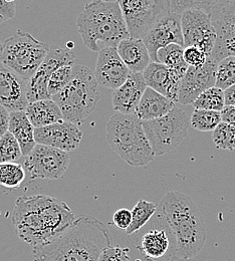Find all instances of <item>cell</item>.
<instances>
[{
    "mask_svg": "<svg viewBox=\"0 0 235 261\" xmlns=\"http://www.w3.org/2000/svg\"><path fill=\"white\" fill-rule=\"evenodd\" d=\"M75 218L66 202L47 195L21 196L12 212L17 236L33 247L51 241Z\"/></svg>",
    "mask_w": 235,
    "mask_h": 261,
    "instance_id": "obj_1",
    "label": "cell"
},
{
    "mask_svg": "<svg viewBox=\"0 0 235 261\" xmlns=\"http://www.w3.org/2000/svg\"><path fill=\"white\" fill-rule=\"evenodd\" d=\"M110 245L106 225L93 216L82 214L51 241L33 247V255L34 261H98Z\"/></svg>",
    "mask_w": 235,
    "mask_h": 261,
    "instance_id": "obj_2",
    "label": "cell"
},
{
    "mask_svg": "<svg viewBox=\"0 0 235 261\" xmlns=\"http://www.w3.org/2000/svg\"><path fill=\"white\" fill-rule=\"evenodd\" d=\"M157 212L172 234L174 258H193L201 252L207 238L206 225L198 206L190 197L170 191L161 199Z\"/></svg>",
    "mask_w": 235,
    "mask_h": 261,
    "instance_id": "obj_3",
    "label": "cell"
},
{
    "mask_svg": "<svg viewBox=\"0 0 235 261\" xmlns=\"http://www.w3.org/2000/svg\"><path fill=\"white\" fill-rule=\"evenodd\" d=\"M76 27L85 46L95 53L117 47L130 37L117 0H95L86 4L77 16Z\"/></svg>",
    "mask_w": 235,
    "mask_h": 261,
    "instance_id": "obj_4",
    "label": "cell"
},
{
    "mask_svg": "<svg viewBox=\"0 0 235 261\" xmlns=\"http://www.w3.org/2000/svg\"><path fill=\"white\" fill-rule=\"evenodd\" d=\"M111 149L132 167H145L155 154L141 121L134 114H114L106 127Z\"/></svg>",
    "mask_w": 235,
    "mask_h": 261,
    "instance_id": "obj_5",
    "label": "cell"
},
{
    "mask_svg": "<svg viewBox=\"0 0 235 261\" xmlns=\"http://www.w3.org/2000/svg\"><path fill=\"white\" fill-rule=\"evenodd\" d=\"M51 98L61 108L64 120L82 124L96 110L101 98L95 73L85 65H76L71 81Z\"/></svg>",
    "mask_w": 235,
    "mask_h": 261,
    "instance_id": "obj_6",
    "label": "cell"
},
{
    "mask_svg": "<svg viewBox=\"0 0 235 261\" xmlns=\"http://www.w3.org/2000/svg\"><path fill=\"white\" fill-rule=\"evenodd\" d=\"M49 45L31 33L17 31L2 46L0 62L22 79L29 81L43 63Z\"/></svg>",
    "mask_w": 235,
    "mask_h": 261,
    "instance_id": "obj_7",
    "label": "cell"
},
{
    "mask_svg": "<svg viewBox=\"0 0 235 261\" xmlns=\"http://www.w3.org/2000/svg\"><path fill=\"white\" fill-rule=\"evenodd\" d=\"M190 126L188 114L177 106L161 118L143 122L155 156H163L176 149L186 139Z\"/></svg>",
    "mask_w": 235,
    "mask_h": 261,
    "instance_id": "obj_8",
    "label": "cell"
},
{
    "mask_svg": "<svg viewBox=\"0 0 235 261\" xmlns=\"http://www.w3.org/2000/svg\"><path fill=\"white\" fill-rule=\"evenodd\" d=\"M130 37L142 38L163 16L171 12L169 0H117Z\"/></svg>",
    "mask_w": 235,
    "mask_h": 261,
    "instance_id": "obj_9",
    "label": "cell"
},
{
    "mask_svg": "<svg viewBox=\"0 0 235 261\" xmlns=\"http://www.w3.org/2000/svg\"><path fill=\"white\" fill-rule=\"evenodd\" d=\"M181 27L184 38V47L196 46L211 55L217 41V33L209 12L190 8L181 13Z\"/></svg>",
    "mask_w": 235,
    "mask_h": 261,
    "instance_id": "obj_10",
    "label": "cell"
},
{
    "mask_svg": "<svg viewBox=\"0 0 235 261\" xmlns=\"http://www.w3.org/2000/svg\"><path fill=\"white\" fill-rule=\"evenodd\" d=\"M69 155L66 151L37 144L24 161V168L33 179H61L69 166Z\"/></svg>",
    "mask_w": 235,
    "mask_h": 261,
    "instance_id": "obj_11",
    "label": "cell"
},
{
    "mask_svg": "<svg viewBox=\"0 0 235 261\" xmlns=\"http://www.w3.org/2000/svg\"><path fill=\"white\" fill-rule=\"evenodd\" d=\"M73 64H75V55L70 48H63L58 45L49 46L43 63L28 81L27 96L29 102L51 98L48 91L50 75L59 67Z\"/></svg>",
    "mask_w": 235,
    "mask_h": 261,
    "instance_id": "obj_12",
    "label": "cell"
},
{
    "mask_svg": "<svg viewBox=\"0 0 235 261\" xmlns=\"http://www.w3.org/2000/svg\"><path fill=\"white\" fill-rule=\"evenodd\" d=\"M217 65L218 62L209 56L202 66H189L181 82L178 102L192 105L204 91L215 87Z\"/></svg>",
    "mask_w": 235,
    "mask_h": 261,
    "instance_id": "obj_13",
    "label": "cell"
},
{
    "mask_svg": "<svg viewBox=\"0 0 235 261\" xmlns=\"http://www.w3.org/2000/svg\"><path fill=\"white\" fill-rule=\"evenodd\" d=\"M149 50L152 62L157 63V53L159 49L171 43L184 46V38L181 27V14L169 12L159 19L143 37Z\"/></svg>",
    "mask_w": 235,
    "mask_h": 261,
    "instance_id": "obj_14",
    "label": "cell"
},
{
    "mask_svg": "<svg viewBox=\"0 0 235 261\" xmlns=\"http://www.w3.org/2000/svg\"><path fill=\"white\" fill-rule=\"evenodd\" d=\"M34 136L37 144L50 146L67 153L76 150L83 140V132L79 125L66 120L46 127L35 128Z\"/></svg>",
    "mask_w": 235,
    "mask_h": 261,
    "instance_id": "obj_15",
    "label": "cell"
},
{
    "mask_svg": "<svg viewBox=\"0 0 235 261\" xmlns=\"http://www.w3.org/2000/svg\"><path fill=\"white\" fill-rule=\"evenodd\" d=\"M130 72L117 47H108L99 53L94 73L101 87L116 90L127 81Z\"/></svg>",
    "mask_w": 235,
    "mask_h": 261,
    "instance_id": "obj_16",
    "label": "cell"
},
{
    "mask_svg": "<svg viewBox=\"0 0 235 261\" xmlns=\"http://www.w3.org/2000/svg\"><path fill=\"white\" fill-rule=\"evenodd\" d=\"M28 81L0 62V105L9 112L24 111L29 106Z\"/></svg>",
    "mask_w": 235,
    "mask_h": 261,
    "instance_id": "obj_17",
    "label": "cell"
},
{
    "mask_svg": "<svg viewBox=\"0 0 235 261\" xmlns=\"http://www.w3.org/2000/svg\"><path fill=\"white\" fill-rule=\"evenodd\" d=\"M142 73L148 87L178 102L180 86L185 73L156 62H151Z\"/></svg>",
    "mask_w": 235,
    "mask_h": 261,
    "instance_id": "obj_18",
    "label": "cell"
},
{
    "mask_svg": "<svg viewBox=\"0 0 235 261\" xmlns=\"http://www.w3.org/2000/svg\"><path fill=\"white\" fill-rule=\"evenodd\" d=\"M147 87L142 72L131 71L127 81L121 87L116 89L113 94V109L117 113L135 115Z\"/></svg>",
    "mask_w": 235,
    "mask_h": 261,
    "instance_id": "obj_19",
    "label": "cell"
},
{
    "mask_svg": "<svg viewBox=\"0 0 235 261\" xmlns=\"http://www.w3.org/2000/svg\"><path fill=\"white\" fill-rule=\"evenodd\" d=\"M139 250L145 257V261H167L174 258L175 245L168 227L153 229L145 233L140 241Z\"/></svg>",
    "mask_w": 235,
    "mask_h": 261,
    "instance_id": "obj_20",
    "label": "cell"
},
{
    "mask_svg": "<svg viewBox=\"0 0 235 261\" xmlns=\"http://www.w3.org/2000/svg\"><path fill=\"white\" fill-rule=\"evenodd\" d=\"M175 106V101L152 88L147 87L135 115L143 122L151 121L167 115Z\"/></svg>",
    "mask_w": 235,
    "mask_h": 261,
    "instance_id": "obj_21",
    "label": "cell"
},
{
    "mask_svg": "<svg viewBox=\"0 0 235 261\" xmlns=\"http://www.w3.org/2000/svg\"><path fill=\"white\" fill-rule=\"evenodd\" d=\"M117 50L132 72H143L152 62L149 50L142 38L128 37L119 43Z\"/></svg>",
    "mask_w": 235,
    "mask_h": 261,
    "instance_id": "obj_22",
    "label": "cell"
},
{
    "mask_svg": "<svg viewBox=\"0 0 235 261\" xmlns=\"http://www.w3.org/2000/svg\"><path fill=\"white\" fill-rule=\"evenodd\" d=\"M8 130L17 140L23 156H28L37 145L34 136V125L30 121L25 111L10 112Z\"/></svg>",
    "mask_w": 235,
    "mask_h": 261,
    "instance_id": "obj_23",
    "label": "cell"
},
{
    "mask_svg": "<svg viewBox=\"0 0 235 261\" xmlns=\"http://www.w3.org/2000/svg\"><path fill=\"white\" fill-rule=\"evenodd\" d=\"M24 111L34 128L46 127L64 120L61 108L53 98L30 102Z\"/></svg>",
    "mask_w": 235,
    "mask_h": 261,
    "instance_id": "obj_24",
    "label": "cell"
},
{
    "mask_svg": "<svg viewBox=\"0 0 235 261\" xmlns=\"http://www.w3.org/2000/svg\"><path fill=\"white\" fill-rule=\"evenodd\" d=\"M217 39L235 35V0H219L210 11Z\"/></svg>",
    "mask_w": 235,
    "mask_h": 261,
    "instance_id": "obj_25",
    "label": "cell"
},
{
    "mask_svg": "<svg viewBox=\"0 0 235 261\" xmlns=\"http://www.w3.org/2000/svg\"><path fill=\"white\" fill-rule=\"evenodd\" d=\"M157 63L182 73H185L189 67L184 60V46L177 43H171L159 49L157 53Z\"/></svg>",
    "mask_w": 235,
    "mask_h": 261,
    "instance_id": "obj_26",
    "label": "cell"
},
{
    "mask_svg": "<svg viewBox=\"0 0 235 261\" xmlns=\"http://www.w3.org/2000/svg\"><path fill=\"white\" fill-rule=\"evenodd\" d=\"M157 210L158 206L155 203L140 199L132 209V223L126 230L127 234L132 235L143 228L155 215Z\"/></svg>",
    "mask_w": 235,
    "mask_h": 261,
    "instance_id": "obj_27",
    "label": "cell"
},
{
    "mask_svg": "<svg viewBox=\"0 0 235 261\" xmlns=\"http://www.w3.org/2000/svg\"><path fill=\"white\" fill-rule=\"evenodd\" d=\"M25 179V168L21 164L15 162L0 163V185L16 189L21 186Z\"/></svg>",
    "mask_w": 235,
    "mask_h": 261,
    "instance_id": "obj_28",
    "label": "cell"
},
{
    "mask_svg": "<svg viewBox=\"0 0 235 261\" xmlns=\"http://www.w3.org/2000/svg\"><path fill=\"white\" fill-rule=\"evenodd\" d=\"M192 106L194 107V109L221 112L223 108L226 106L224 91L216 86L212 87L204 91L201 95L193 101Z\"/></svg>",
    "mask_w": 235,
    "mask_h": 261,
    "instance_id": "obj_29",
    "label": "cell"
},
{
    "mask_svg": "<svg viewBox=\"0 0 235 261\" xmlns=\"http://www.w3.org/2000/svg\"><path fill=\"white\" fill-rule=\"evenodd\" d=\"M222 122L220 112L194 109L190 118L192 129L200 132H211Z\"/></svg>",
    "mask_w": 235,
    "mask_h": 261,
    "instance_id": "obj_30",
    "label": "cell"
},
{
    "mask_svg": "<svg viewBox=\"0 0 235 261\" xmlns=\"http://www.w3.org/2000/svg\"><path fill=\"white\" fill-rule=\"evenodd\" d=\"M235 84V56H228L218 62L215 86L225 91Z\"/></svg>",
    "mask_w": 235,
    "mask_h": 261,
    "instance_id": "obj_31",
    "label": "cell"
},
{
    "mask_svg": "<svg viewBox=\"0 0 235 261\" xmlns=\"http://www.w3.org/2000/svg\"><path fill=\"white\" fill-rule=\"evenodd\" d=\"M75 69H76V65L73 64V65H63L53 72L48 83V91L51 97L60 93L71 81V79L75 73Z\"/></svg>",
    "mask_w": 235,
    "mask_h": 261,
    "instance_id": "obj_32",
    "label": "cell"
},
{
    "mask_svg": "<svg viewBox=\"0 0 235 261\" xmlns=\"http://www.w3.org/2000/svg\"><path fill=\"white\" fill-rule=\"evenodd\" d=\"M21 156L23 155L17 140L8 130L0 139V163L15 162Z\"/></svg>",
    "mask_w": 235,
    "mask_h": 261,
    "instance_id": "obj_33",
    "label": "cell"
},
{
    "mask_svg": "<svg viewBox=\"0 0 235 261\" xmlns=\"http://www.w3.org/2000/svg\"><path fill=\"white\" fill-rule=\"evenodd\" d=\"M213 142L221 150H235V127L221 122L213 130Z\"/></svg>",
    "mask_w": 235,
    "mask_h": 261,
    "instance_id": "obj_34",
    "label": "cell"
},
{
    "mask_svg": "<svg viewBox=\"0 0 235 261\" xmlns=\"http://www.w3.org/2000/svg\"><path fill=\"white\" fill-rule=\"evenodd\" d=\"M171 11L181 14L184 10L190 8L203 9L210 13L211 9L219 0H169Z\"/></svg>",
    "mask_w": 235,
    "mask_h": 261,
    "instance_id": "obj_35",
    "label": "cell"
},
{
    "mask_svg": "<svg viewBox=\"0 0 235 261\" xmlns=\"http://www.w3.org/2000/svg\"><path fill=\"white\" fill-rule=\"evenodd\" d=\"M228 56H235V35L223 39H217L214 49L210 55L216 62H219Z\"/></svg>",
    "mask_w": 235,
    "mask_h": 261,
    "instance_id": "obj_36",
    "label": "cell"
},
{
    "mask_svg": "<svg viewBox=\"0 0 235 261\" xmlns=\"http://www.w3.org/2000/svg\"><path fill=\"white\" fill-rule=\"evenodd\" d=\"M98 261H130L129 248L110 245L102 250Z\"/></svg>",
    "mask_w": 235,
    "mask_h": 261,
    "instance_id": "obj_37",
    "label": "cell"
},
{
    "mask_svg": "<svg viewBox=\"0 0 235 261\" xmlns=\"http://www.w3.org/2000/svg\"><path fill=\"white\" fill-rule=\"evenodd\" d=\"M208 55L199 47L186 46L184 47V60L189 66L199 67L204 65L208 60Z\"/></svg>",
    "mask_w": 235,
    "mask_h": 261,
    "instance_id": "obj_38",
    "label": "cell"
},
{
    "mask_svg": "<svg viewBox=\"0 0 235 261\" xmlns=\"http://www.w3.org/2000/svg\"><path fill=\"white\" fill-rule=\"evenodd\" d=\"M113 223L117 228L127 230L132 223V211L126 208L117 210L113 216Z\"/></svg>",
    "mask_w": 235,
    "mask_h": 261,
    "instance_id": "obj_39",
    "label": "cell"
},
{
    "mask_svg": "<svg viewBox=\"0 0 235 261\" xmlns=\"http://www.w3.org/2000/svg\"><path fill=\"white\" fill-rule=\"evenodd\" d=\"M16 14L15 2L0 0V24L12 19Z\"/></svg>",
    "mask_w": 235,
    "mask_h": 261,
    "instance_id": "obj_40",
    "label": "cell"
},
{
    "mask_svg": "<svg viewBox=\"0 0 235 261\" xmlns=\"http://www.w3.org/2000/svg\"><path fill=\"white\" fill-rule=\"evenodd\" d=\"M10 112L0 105V139L8 132L9 129Z\"/></svg>",
    "mask_w": 235,
    "mask_h": 261,
    "instance_id": "obj_41",
    "label": "cell"
},
{
    "mask_svg": "<svg viewBox=\"0 0 235 261\" xmlns=\"http://www.w3.org/2000/svg\"><path fill=\"white\" fill-rule=\"evenodd\" d=\"M221 120L223 123L235 127V106L226 105L220 112Z\"/></svg>",
    "mask_w": 235,
    "mask_h": 261,
    "instance_id": "obj_42",
    "label": "cell"
},
{
    "mask_svg": "<svg viewBox=\"0 0 235 261\" xmlns=\"http://www.w3.org/2000/svg\"><path fill=\"white\" fill-rule=\"evenodd\" d=\"M225 103L235 106V84L224 91Z\"/></svg>",
    "mask_w": 235,
    "mask_h": 261,
    "instance_id": "obj_43",
    "label": "cell"
},
{
    "mask_svg": "<svg viewBox=\"0 0 235 261\" xmlns=\"http://www.w3.org/2000/svg\"><path fill=\"white\" fill-rule=\"evenodd\" d=\"M2 46H3V43L0 41V55H1V50H2Z\"/></svg>",
    "mask_w": 235,
    "mask_h": 261,
    "instance_id": "obj_44",
    "label": "cell"
},
{
    "mask_svg": "<svg viewBox=\"0 0 235 261\" xmlns=\"http://www.w3.org/2000/svg\"><path fill=\"white\" fill-rule=\"evenodd\" d=\"M7 2H15V0H6Z\"/></svg>",
    "mask_w": 235,
    "mask_h": 261,
    "instance_id": "obj_45",
    "label": "cell"
}]
</instances>
